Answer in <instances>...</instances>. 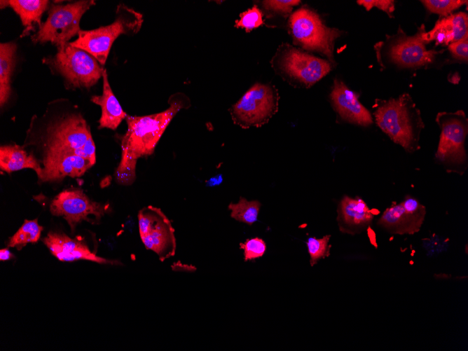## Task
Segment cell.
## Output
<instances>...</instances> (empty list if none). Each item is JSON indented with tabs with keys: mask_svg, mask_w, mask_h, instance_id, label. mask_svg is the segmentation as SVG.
Segmentation results:
<instances>
[{
	"mask_svg": "<svg viewBox=\"0 0 468 351\" xmlns=\"http://www.w3.org/2000/svg\"><path fill=\"white\" fill-rule=\"evenodd\" d=\"M263 24V13L256 6H254L240 14V19L235 21V26L248 32Z\"/></svg>",
	"mask_w": 468,
	"mask_h": 351,
	"instance_id": "83f0119b",
	"label": "cell"
},
{
	"mask_svg": "<svg viewBox=\"0 0 468 351\" xmlns=\"http://www.w3.org/2000/svg\"><path fill=\"white\" fill-rule=\"evenodd\" d=\"M0 168L8 174L30 168L36 172L39 179L42 175V167L34 156L17 144L1 146Z\"/></svg>",
	"mask_w": 468,
	"mask_h": 351,
	"instance_id": "7402d4cb",
	"label": "cell"
},
{
	"mask_svg": "<svg viewBox=\"0 0 468 351\" xmlns=\"http://www.w3.org/2000/svg\"><path fill=\"white\" fill-rule=\"evenodd\" d=\"M298 0H268L263 1V6L266 9L282 13H289L292 7L298 5Z\"/></svg>",
	"mask_w": 468,
	"mask_h": 351,
	"instance_id": "4dcf8cb0",
	"label": "cell"
},
{
	"mask_svg": "<svg viewBox=\"0 0 468 351\" xmlns=\"http://www.w3.org/2000/svg\"><path fill=\"white\" fill-rule=\"evenodd\" d=\"M422 25L413 36H407L400 27L396 34L387 35L385 41L374 46L379 63L383 60L401 68H420L431 64L437 52L427 50L422 35Z\"/></svg>",
	"mask_w": 468,
	"mask_h": 351,
	"instance_id": "5b68a950",
	"label": "cell"
},
{
	"mask_svg": "<svg viewBox=\"0 0 468 351\" xmlns=\"http://www.w3.org/2000/svg\"><path fill=\"white\" fill-rule=\"evenodd\" d=\"M109 204L91 200L81 188H71L60 192L51 201L50 212L53 216H62L74 233L76 226L86 221L99 223L107 211Z\"/></svg>",
	"mask_w": 468,
	"mask_h": 351,
	"instance_id": "7c38bea8",
	"label": "cell"
},
{
	"mask_svg": "<svg viewBox=\"0 0 468 351\" xmlns=\"http://www.w3.org/2000/svg\"><path fill=\"white\" fill-rule=\"evenodd\" d=\"M103 91L102 95H95L91 101L100 106L102 115L99 120V129L109 128L115 130L128 114L123 110L117 98L113 93L108 81L106 69L102 72Z\"/></svg>",
	"mask_w": 468,
	"mask_h": 351,
	"instance_id": "ffe728a7",
	"label": "cell"
},
{
	"mask_svg": "<svg viewBox=\"0 0 468 351\" xmlns=\"http://www.w3.org/2000/svg\"><path fill=\"white\" fill-rule=\"evenodd\" d=\"M330 235H325L322 238H317L315 237L308 238L306 245L308 252L310 256V266H313L321 259H324L330 255L331 245L329 240Z\"/></svg>",
	"mask_w": 468,
	"mask_h": 351,
	"instance_id": "484cf974",
	"label": "cell"
},
{
	"mask_svg": "<svg viewBox=\"0 0 468 351\" xmlns=\"http://www.w3.org/2000/svg\"><path fill=\"white\" fill-rule=\"evenodd\" d=\"M95 4L94 1H78L66 5H52L48 18L38 32L31 36L34 43L51 42L63 46L81 31L83 15Z\"/></svg>",
	"mask_w": 468,
	"mask_h": 351,
	"instance_id": "8992f818",
	"label": "cell"
},
{
	"mask_svg": "<svg viewBox=\"0 0 468 351\" xmlns=\"http://www.w3.org/2000/svg\"><path fill=\"white\" fill-rule=\"evenodd\" d=\"M240 249L244 251L245 261H251L263 256L266 251V245L259 238L247 239L245 242L240 243Z\"/></svg>",
	"mask_w": 468,
	"mask_h": 351,
	"instance_id": "f1b7e54d",
	"label": "cell"
},
{
	"mask_svg": "<svg viewBox=\"0 0 468 351\" xmlns=\"http://www.w3.org/2000/svg\"><path fill=\"white\" fill-rule=\"evenodd\" d=\"M1 8L11 7L20 16L25 29L20 37L29 34L35 24L41 26V15L48 8V0H8L0 1Z\"/></svg>",
	"mask_w": 468,
	"mask_h": 351,
	"instance_id": "44dd1931",
	"label": "cell"
},
{
	"mask_svg": "<svg viewBox=\"0 0 468 351\" xmlns=\"http://www.w3.org/2000/svg\"><path fill=\"white\" fill-rule=\"evenodd\" d=\"M13 258H14L13 254L7 248L1 249L0 250V260L1 261H8V260H11Z\"/></svg>",
	"mask_w": 468,
	"mask_h": 351,
	"instance_id": "d590c367",
	"label": "cell"
},
{
	"mask_svg": "<svg viewBox=\"0 0 468 351\" xmlns=\"http://www.w3.org/2000/svg\"><path fill=\"white\" fill-rule=\"evenodd\" d=\"M115 21L92 30H81L78 37L69 44L92 55L101 65L106 63L114 41L121 34H132L139 31L143 16L123 4L118 6Z\"/></svg>",
	"mask_w": 468,
	"mask_h": 351,
	"instance_id": "277c9868",
	"label": "cell"
},
{
	"mask_svg": "<svg viewBox=\"0 0 468 351\" xmlns=\"http://www.w3.org/2000/svg\"><path fill=\"white\" fill-rule=\"evenodd\" d=\"M16 44L14 42L0 44V104L4 105L11 95V77L15 62Z\"/></svg>",
	"mask_w": 468,
	"mask_h": 351,
	"instance_id": "603a6c76",
	"label": "cell"
},
{
	"mask_svg": "<svg viewBox=\"0 0 468 351\" xmlns=\"http://www.w3.org/2000/svg\"><path fill=\"white\" fill-rule=\"evenodd\" d=\"M467 36L468 16L460 12L439 20L430 31L423 33L422 37L426 43L434 41L447 46Z\"/></svg>",
	"mask_w": 468,
	"mask_h": 351,
	"instance_id": "d6986e66",
	"label": "cell"
},
{
	"mask_svg": "<svg viewBox=\"0 0 468 351\" xmlns=\"http://www.w3.org/2000/svg\"><path fill=\"white\" fill-rule=\"evenodd\" d=\"M425 214V207L408 195L399 203L385 209L377 224L392 234L413 235L420 230Z\"/></svg>",
	"mask_w": 468,
	"mask_h": 351,
	"instance_id": "4fadbf2b",
	"label": "cell"
},
{
	"mask_svg": "<svg viewBox=\"0 0 468 351\" xmlns=\"http://www.w3.org/2000/svg\"><path fill=\"white\" fill-rule=\"evenodd\" d=\"M42 175L39 181H60L66 177L82 176L94 164L74 153L62 150L46 151L43 160Z\"/></svg>",
	"mask_w": 468,
	"mask_h": 351,
	"instance_id": "5bb4252c",
	"label": "cell"
},
{
	"mask_svg": "<svg viewBox=\"0 0 468 351\" xmlns=\"http://www.w3.org/2000/svg\"><path fill=\"white\" fill-rule=\"evenodd\" d=\"M46 142V151H67L95 163V145L90 128L81 115H70L50 125Z\"/></svg>",
	"mask_w": 468,
	"mask_h": 351,
	"instance_id": "52a82bcc",
	"label": "cell"
},
{
	"mask_svg": "<svg viewBox=\"0 0 468 351\" xmlns=\"http://www.w3.org/2000/svg\"><path fill=\"white\" fill-rule=\"evenodd\" d=\"M373 116L377 126L407 153L420 149L421 131L425 128L420 109L411 95L376 99Z\"/></svg>",
	"mask_w": 468,
	"mask_h": 351,
	"instance_id": "7a4b0ae2",
	"label": "cell"
},
{
	"mask_svg": "<svg viewBox=\"0 0 468 351\" xmlns=\"http://www.w3.org/2000/svg\"><path fill=\"white\" fill-rule=\"evenodd\" d=\"M278 95L273 87L256 83L229 109L233 123L242 128L261 127L277 111Z\"/></svg>",
	"mask_w": 468,
	"mask_h": 351,
	"instance_id": "ba28073f",
	"label": "cell"
},
{
	"mask_svg": "<svg viewBox=\"0 0 468 351\" xmlns=\"http://www.w3.org/2000/svg\"><path fill=\"white\" fill-rule=\"evenodd\" d=\"M53 66L74 87L90 88L102 76L104 69L88 52L67 43L57 47Z\"/></svg>",
	"mask_w": 468,
	"mask_h": 351,
	"instance_id": "8fae6325",
	"label": "cell"
},
{
	"mask_svg": "<svg viewBox=\"0 0 468 351\" xmlns=\"http://www.w3.org/2000/svg\"><path fill=\"white\" fill-rule=\"evenodd\" d=\"M172 269L174 271L179 272H194L196 270V268L193 266L183 264L179 261L172 265Z\"/></svg>",
	"mask_w": 468,
	"mask_h": 351,
	"instance_id": "836d02e7",
	"label": "cell"
},
{
	"mask_svg": "<svg viewBox=\"0 0 468 351\" xmlns=\"http://www.w3.org/2000/svg\"><path fill=\"white\" fill-rule=\"evenodd\" d=\"M261 205V202L258 200L248 201L246 198L240 197L238 202L230 203L228 207L231 211L230 216L233 219L252 225L258 219Z\"/></svg>",
	"mask_w": 468,
	"mask_h": 351,
	"instance_id": "d4e9b609",
	"label": "cell"
},
{
	"mask_svg": "<svg viewBox=\"0 0 468 351\" xmlns=\"http://www.w3.org/2000/svg\"><path fill=\"white\" fill-rule=\"evenodd\" d=\"M141 240L147 249L154 252L161 261L175 254L174 229L162 210L149 205L138 213Z\"/></svg>",
	"mask_w": 468,
	"mask_h": 351,
	"instance_id": "30bf717a",
	"label": "cell"
},
{
	"mask_svg": "<svg viewBox=\"0 0 468 351\" xmlns=\"http://www.w3.org/2000/svg\"><path fill=\"white\" fill-rule=\"evenodd\" d=\"M330 97L342 119L362 126H369L373 123L371 113L359 101L357 94L342 81L334 80Z\"/></svg>",
	"mask_w": 468,
	"mask_h": 351,
	"instance_id": "e0dca14e",
	"label": "cell"
},
{
	"mask_svg": "<svg viewBox=\"0 0 468 351\" xmlns=\"http://www.w3.org/2000/svg\"><path fill=\"white\" fill-rule=\"evenodd\" d=\"M168 103L170 106L162 112L144 116L128 115L125 118L128 129L121 138V159L114 174L118 184L124 186L133 184L138 159L153 153L175 115L191 106L189 98L182 92L172 95Z\"/></svg>",
	"mask_w": 468,
	"mask_h": 351,
	"instance_id": "6da1fadb",
	"label": "cell"
},
{
	"mask_svg": "<svg viewBox=\"0 0 468 351\" xmlns=\"http://www.w3.org/2000/svg\"><path fill=\"white\" fill-rule=\"evenodd\" d=\"M448 50L455 58L467 62L468 36L461 40L450 43L448 45Z\"/></svg>",
	"mask_w": 468,
	"mask_h": 351,
	"instance_id": "d6a6232c",
	"label": "cell"
},
{
	"mask_svg": "<svg viewBox=\"0 0 468 351\" xmlns=\"http://www.w3.org/2000/svg\"><path fill=\"white\" fill-rule=\"evenodd\" d=\"M431 13L447 17L455 10L459 8L467 1L463 0H425L420 1Z\"/></svg>",
	"mask_w": 468,
	"mask_h": 351,
	"instance_id": "4316f807",
	"label": "cell"
},
{
	"mask_svg": "<svg viewBox=\"0 0 468 351\" xmlns=\"http://www.w3.org/2000/svg\"><path fill=\"white\" fill-rule=\"evenodd\" d=\"M338 214L340 230L351 234L369 227L374 217L373 211L363 199L347 195L340 202Z\"/></svg>",
	"mask_w": 468,
	"mask_h": 351,
	"instance_id": "ac0fdd59",
	"label": "cell"
},
{
	"mask_svg": "<svg viewBox=\"0 0 468 351\" xmlns=\"http://www.w3.org/2000/svg\"><path fill=\"white\" fill-rule=\"evenodd\" d=\"M222 181L223 178L221 174H218L211 177L209 180L207 181L206 184L207 186H215L219 185Z\"/></svg>",
	"mask_w": 468,
	"mask_h": 351,
	"instance_id": "e575fe53",
	"label": "cell"
},
{
	"mask_svg": "<svg viewBox=\"0 0 468 351\" xmlns=\"http://www.w3.org/2000/svg\"><path fill=\"white\" fill-rule=\"evenodd\" d=\"M43 229V226L39 224L37 219L25 220L17 232L9 238L7 246L20 250L28 243L36 242L41 237Z\"/></svg>",
	"mask_w": 468,
	"mask_h": 351,
	"instance_id": "cb8c5ba5",
	"label": "cell"
},
{
	"mask_svg": "<svg viewBox=\"0 0 468 351\" xmlns=\"http://www.w3.org/2000/svg\"><path fill=\"white\" fill-rule=\"evenodd\" d=\"M435 121L441 133L435 159L448 173L463 175L467 168L465 139L468 134V119L464 111H441Z\"/></svg>",
	"mask_w": 468,
	"mask_h": 351,
	"instance_id": "3957f363",
	"label": "cell"
},
{
	"mask_svg": "<svg viewBox=\"0 0 468 351\" xmlns=\"http://www.w3.org/2000/svg\"><path fill=\"white\" fill-rule=\"evenodd\" d=\"M42 241L50 252L62 261L87 260L100 264L122 265L118 261L97 256L85 242L72 239L63 233L49 232Z\"/></svg>",
	"mask_w": 468,
	"mask_h": 351,
	"instance_id": "2e32d148",
	"label": "cell"
},
{
	"mask_svg": "<svg viewBox=\"0 0 468 351\" xmlns=\"http://www.w3.org/2000/svg\"><path fill=\"white\" fill-rule=\"evenodd\" d=\"M448 245L446 239L444 240L436 235L434 238L422 239V245L429 256L436 255L446 251Z\"/></svg>",
	"mask_w": 468,
	"mask_h": 351,
	"instance_id": "1f68e13d",
	"label": "cell"
},
{
	"mask_svg": "<svg viewBox=\"0 0 468 351\" xmlns=\"http://www.w3.org/2000/svg\"><path fill=\"white\" fill-rule=\"evenodd\" d=\"M357 3L364 6L366 11L376 7L385 12L390 18L394 11V1L391 0H358Z\"/></svg>",
	"mask_w": 468,
	"mask_h": 351,
	"instance_id": "f546056e",
	"label": "cell"
},
{
	"mask_svg": "<svg viewBox=\"0 0 468 351\" xmlns=\"http://www.w3.org/2000/svg\"><path fill=\"white\" fill-rule=\"evenodd\" d=\"M282 66L289 75L308 87L319 81L331 69L328 61L294 48L287 51Z\"/></svg>",
	"mask_w": 468,
	"mask_h": 351,
	"instance_id": "9a60e30c",
	"label": "cell"
},
{
	"mask_svg": "<svg viewBox=\"0 0 468 351\" xmlns=\"http://www.w3.org/2000/svg\"><path fill=\"white\" fill-rule=\"evenodd\" d=\"M289 27L295 41L303 48L318 51L333 61L334 41L340 31L327 27L315 13L305 8L291 15Z\"/></svg>",
	"mask_w": 468,
	"mask_h": 351,
	"instance_id": "9c48e42d",
	"label": "cell"
}]
</instances>
